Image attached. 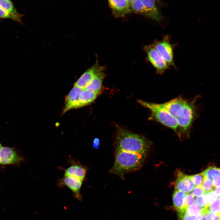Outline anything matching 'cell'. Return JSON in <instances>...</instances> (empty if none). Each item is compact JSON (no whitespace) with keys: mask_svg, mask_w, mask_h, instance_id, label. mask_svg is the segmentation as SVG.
Returning a JSON list of instances; mask_svg holds the SVG:
<instances>
[{"mask_svg":"<svg viewBox=\"0 0 220 220\" xmlns=\"http://www.w3.org/2000/svg\"><path fill=\"white\" fill-rule=\"evenodd\" d=\"M151 142L142 136L118 127L114 146L115 151H123L138 153L146 156Z\"/></svg>","mask_w":220,"mask_h":220,"instance_id":"6da1fadb","label":"cell"},{"mask_svg":"<svg viewBox=\"0 0 220 220\" xmlns=\"http://www.w3.org/2000/svg\"><path fill=\"white\" fill-rule=\"evenodd\" d=\"M145 157L136 153L115 151L114 162L109 172L122 177L141 167Z\"/></svg>","mask_w":220,"mask_h":220,"instance_id":"7a4b0ae2","label":"cell"},{"mask_svg":"<svg viewBox=\"0 0 220 220\" xmlns=\"http://www.w3.org/2000/svg\"><path fill=\"white\" fill-rule=\"evenodd\" d=\"M138 102L151 111L152 115L157 121L176 131L179 135V127L178 121L160 104H155L139 100Z\"/></svg>","mask_w":220,"mask_h":220,"instance_id":"3957f363","label":"cell"},{"mask_svg":"<svg viewBox=\"0 0 220 220\" xmlns=\"http://www.w3.org/2000/svg\"><path fill=\"white\" fill-rule=\"evenodd\" d=\"M199 98L197 96L192 101H187L181 116L178 119L179 130V136L180 133L189 134V131L193 121L197 116V107L196 102Z\"/></svg>","mask_w":220,"mask_h":220,"instance_id":"277c9868","label":"cell"},{"mask_svg":"<svg viewBox=\"0 0 220 220\" xmlns=\"http://www.w3.org/2000/svg\"><path fill=\"white\" fill-rule=\"evenodd\" d=\"M144 49L148 60L157 73L161 75L169 68L170 66L157 51L153 44L145 46Z\"/></svg>","mask_w":220,"mask_h":220,"instance_id":"5b68a950","label":"cell"},{"mask_svg":"<svg viewBox=\"0 0 220 220\" xmlns=\"http://www.w3.org/2000/svg\"><path fill=\"white\" fill-rule=\"evenodd\" d=\"M156 50L169 66L175 67L174 59L173 46L169 36L166 35L160 41H156L153 44Z\"/></svg>","mask_w":220,"mask_h":220,"instance_id":"8992f818","label":"cell"},{"mask_svg":"<svg viewBox=\"0 0 220 220\" xmlns=\"http://www.w3.org/2000/svg\"><path fill=\"white\" fill-rule=\"evenodd\" d=\"M83 181L77 178L64 176L58 179L57 181L58 186L60 188L66 186L72 192L74 197L79 200H81L82 196L80 190Z\"/></svg>","mask_w":220,"mask_h":220,"instance_id":"52a82bcc","label":"cell"},{"mask_svg":"<svg viewBox=\"0 0 220 220\" xmlns=\"http://www.w3.org/2000/svg\"><path fill=\"white\" fill-rule=\"evenodd\" d=\"M104 67L101 66L98 61L86 70L74 83V87L84 89L88 84L97 75L103 72Z\"/></svg>","mask_w":220,"mask_h":220,"instance_id":"ba28073f","label":"cell"},{"mask_svg":"<svg viewBox=\"0 0 220 220\" xmlns=\"http://www.w3.org/2000/svg\"><path fill=\"white\" fill-rule=\"evenodd\" d=\"M187 102L186 100L179 97L160 104L177 120L182 114Z\"/></svg>","mask_w":220,"mask_h":220,"instance_id":"9c48e42d","label":"cell"},{"mask_svg":"<svg viewBox=\"0 0 220 220\" xmlns=\"http://www.w3.org/2000/svg\"><path fill=\"white\" fill-rule=\"evenodd\" d=\"M22 160V157L13 148L2 146L0 149V164H17Z\"/></svg>","mask_w":220,"mask_h":220,"instance_id":"30bf717a","label":"cell"},{"mask_svg":"<svg viewBox=\"0 0 220 220\" xmlns=\"http://www.w3.org/2000/svg\"><path fill=\"white\" fill-rule=\"evenodd\" d=\"M175 189L188 193L191 192L195 187L191 175L185 174L178 171L174 182Z\"/></svg>","mask_w":220,"mask_h":220,"instance_id":"8fae6325","label":"cell"},{"mask_svg":"<svg viewBox=\"0 0 220 220\" xmlns=\"http://www.w3.org/2000/svg\"><path fill=\"white\" fill-rule=\"evenodd\" d=\"M68 162L70 166L64 170V176L76 178L83 181L86 172L85 167L72 158L68 160Z\"/></svg>","mask_w":220,"mask_h":220,"instance_id":"7c38bea8","label":"cell"},{"mask_svg":"<svg viewBox=\"0 0 220 220\" xmlns=\"http://www.w3.org/2000/svg\"><path fill=\"white\" fill-rule=\"evenodd\" d=\"M82 90L76 87H74L71 90L66 97L65 106L63 114L71 109L79 108V97Z\"/></svg>","mask_w":220,"mask_h":220,"instance_id":"4fadbf2b","label":"cell"},{"mask_svg":"<svg viewBox=\"0 0 220 220\" xmlns=\"http://www.w3.org/2000/svg\"><path fill=\"white\" fill-rule=\"evenodd\" d=\"M109 5L114 14L122 16L130 12V4L127 0H108Z\"/></svg>","mask_w":220,"mask_h":220,"instance_id":"5bb4252c","label":"cell"},{"mask_svg":"<svg viewBox=\"0 0 220 220\" xmlns=\"http://www.w3.org/2000/svg\"><path fill=\"white\" fill-rule=\"evenodd\" d=\"M147 14V17L157 21L162 20V16L156 4L155 0H141Z\"/></svg>","mask_w":220,"mask_h":220,"instance_id":"9a60e30c","label":"cell"},{"mask_svg":"<svg viewBox=\"0 0 220 220\" xmlns=\"http://www.w3.org/2000/svg\"><path fill=\"white\" fill-rule=\"evenodd\" d=\"M100 92L82 89L79 97V108L91 104L99 95Z\"/></svg>","mask_w":220,"mask_h":220,"instance_id":"2e32d148","label":"cell"},{"mask_svg":"<svg viewBox=\"0 0 220 220\" xmlns=\"http://www.w3.org/2000/svg\"><path fill=\"white\" fill-rule=\"evenodd\" d=\"M186 193L175 189L173 195V201L174 207L179 212L187 207L185 204V199Z\"/></svg>","mask_w":220,"mask_h":220,"instance_id":"e0dca14e","label":"cell"},{"mask_svg":"<svg viewBox=\"0 0 220 220\" xmlns=\"http://www.w3.org/2000/svg\"><path fill=\"white\" fill-rule=\"evenodd\" d=\"M0 7L16 17L19 20V23L22 24L21 19L24 15L17 11L11 0H0Z\"/></svg>","mask_w":220,"mask_h":220,"instance_id":"ac0fdd59","label":"cell"},{"mask_svg":"<svg viewBox=\"0 0 220 220\" xmlns=\"http://www.w3.org/2000/svg\"><path fill=\"white\" fill-rule=\"evenodd\" d=\"M105 74L103 72L96 75L86 86L84 89L100 92Z\"/></svg>","mask_w":220,"mask_h":220,"instance_id":"d6986e66","label":"cell"},{"mask_svg":"<svg viewBox=\"0 0 220 220\" xmlns=\"http://www.w3.org/2000/svg\"><path fill=\"white\" fill-rule=\"evenodd\" d=\"M130 11L147 17V14L141 0H137L130 4Z\"/></svg>","mask_w":220,"mask_h":220,"instance_id":"ffe728a7","label":"cell"},{"mask_svg":"<svg viewBox=\"0 0 220 220\" xmlns=\"http://www.w3.org/2000/svg\"><path fill=\"white\" fill-rule=\"evenodd\" d=\"M204 208L194 203L192 205L187 207L186 210L189 215L196 216L203 214Z\"/></svg>","mask_w":220,"mask_h":220,"instance_id":"44dd1931","label":"cell"},{"mask_svg":"<svg viewBox=\"0 0 220 220\" xmlns=\"http://www.w3.org/2000/svg\"><path fill=\"white\" fill-rule=\"evenodd\" d=\"M202 173L204 177L212 180L215 177L220 175V168L214 166H209Z\"/></svg>","mask_w":220,"mask_h":220,"instance_id":"7402d4cb","label":"cell"},{"mask_svg":"<svg viewBox=\"0 0 220 220\" xmlns=\"http://www.w3.org/2000/svg\"><path fill=\"white\" fill-rule=\"evenodd\" d=\"M201 186L206 193L213 190L215 188L212 180L205 177Z\"/></svg>","mask_w":220,"mask_h":220,"instance_id":"603a6c76","label":"cell"},{"mask_svg":"<svg viewBox=\"0 0 220 220\" xmlns=\"http://www.w3.org/2000/svg\"><path fill=\"white\" fill-rule=\"evenodd\" d=\"M205 208L207 211L220 214V197L210 204L208 207Z\"/></svg>","mask_w":220,"mask_h":220,"instance_id":"cb8c5ba5","label":"cell"},{"mask_svg":"<svg viewBox=\"0 0 220 220\" xmlns=\"http://www.w3.org/2000/svg\"><path fill=\"white\" fill-rule=\"evenodd\" d=\"M191 176L195 187L201 186L204 178V176L202 172L191 175Z\"/></svg>","mask_w":220,"mask_h":220,"instance_id":"d4e9b609","label":"cell"},{"mask_svg":"<svg viewBox=\"0 0 220 220\" xmlns=\"http://www.w3.org/2000/svg\"><path fill=\"white\" fill-rule=\"evenodd\" d=\"M195 199L196 203L200 206L204 208L208 207L206 193L201 196L196 197Z\"/></svg>","mask_w":220,"mask_h":220,"instance_id":"484cf974","label":"cell"},{"mask_svg":"<svg viewBox=\"0 0 220 220\" xmlns=\"http://www.w3.org/2000/svg\"><path fill=\"white\" fill-rule=\"evenodd\" d=\"M9 19L19 23L18 20L0 7V19Z\"/></svg>","mask_w":220,"mask_h":220,"instance_id":"4316f807","label":"cell"},{"mask_svg":"<svg viewBox=\"0 0 220 220\" xmlns=\"http://www.w3.org/2000/svg\"><path fill=\"white\" fill-rule=\"evenodd\" d=\"M206 196L208 206L210 204L215 201L218 197L214 190L206 193Z\"/></svg>","mask_w":220,"mask_h":220,"instance_id":"83f0119b","label":"cell"},{"mask_svg":"<svg viewBox=\"0 0 220 220\" xmlns=\"http://www.w3.org/2000/svg\"><path fill=\"white\" fill-rule=\"evenodd\" d=\"M178 213L180 220H193L196 217L189 215L187 212L186 208Z\"/></svg>","mask_w":220,"mask_h":220,"instance_id":"f1b7e54d","label":"cell"},{"mask_svg":"<svg viewBox=\"0 0 220 220\" xmlns=\"http://www.w3.org/2000/svg\"><path fill=\"white\" fill-rule=\"evenodd\" d=\"M205 215L206 220H220V214L207 211Z\"/></svg>","mask_w":220,"mask_h":220,"instance_id":"f546056e","label":"cell"},{"mask_svg":"<svg viewBox=\"0 0 220 220\" xmlns=\"http://www.w3.org/2000/svg\"><path fill=\"white\" fill-rule=\"evenodd\" d=\"M194 197H198L206 193L201 186L195 187L191 192Z\"/></svg>","mask_w":220,"mask_h":220,"instance_id":"4dcf8cb0","label":"cell"},{"mask_svg":"<svg viewBox=\"0 0 220 220\" xmlns=\"http://www.w3.org/2000/svg\"><path fill=\"white\" fill-rule=\"evenodd\" d=\"M185 204L186 207L190 206L195 203V199L191 193H186L185 199Z\"/></svg>","mask_w":220,"mask_h":220,"instance_id":"1f68e13d","label":"cell"},{"mask_svg":"<svg viewBox=\"0 0 220 220\" xmlns=\"http://www.w3.org/2000/svg\"><path fill=\"white\" fill-rule=\"evenodd\" d=\"M213 185L214 188L220 185V175L215 177L212 179Z\"/></svg>","mask_w":220,"mask_h":220,"instance_id":"d6a6232c","label":"cell"},{"mask_svg":"<svg viewBox=\"0 0 220 220\" xmlns=\"http://www.w3.org/2000/svg\"><path fill=\"white\" fill-rule=\"evenodd\" d=\"M193 220H206V215L201 214L196 216Z\"/></svg>","mask_w":220,"mask_h":220,"instance_id":"836d02e7","label":"cell"},{"mask_svg":"<svg viewBox=\"0 0 220 220\" xmlns=\"http://www.w3.org/2000/svg\"><path fill=\"white\" fill-rule=\"evenodd\" d=\"M214 190L217 195L218 196L220 197V185L215 188Z\"/></svg>","mask_w":220,"mask_h":220,"instance_id":"e575fe53","label":"cell"},{"mask_svg":"<svg viewBox=\"0 0 220 220\" xmlns=\"http://www.w3.org/2000/svg\"><path fill=\"white\" fill-rule=\"evenodd\" d=\"M99 143V140L98 139H95L94 142V146H98V145Z\"/></svg>","mask_w":220,"mask_h":220,"instance_id":"d590c367","label":"cell"},{"mask_svg":"<svg viewBox=\"0 0 220 220\" xmlns=\"http://www.w3.org/2000/svg\"><path fill=\"white\" fill-rule=\"evenodd\" d=\"M128 2L129 3V4H131L134 2H135L137 0H127Z\"/></svg>","mask_w":220,"mask_h":220,"instance_id":"8d00e7d4","label":"cell"},{"mask_svg":"<svg viewBox=\"0 0 220 220\" xmlns=\"http://www.w3.org/2000/svg\"><path fill=\"white\" fill-rule=\"evenodd\" d=\"M2 145L1 144V143H0V149L2 148Z\"/></svg>","mask_w":220,"mask_h":220,"instance_id":"74e56055","label":"cell"}]
</instances>
